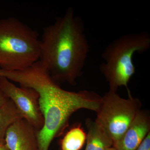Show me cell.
I'll list each match as a JSON object with an SVG mask.
<instances>
[{
  "label": "cell",
  "instance_id": "cell-1",
  "mask_svg": "<svg viewBox=\"0 0 150 150\" xmlns=\"http://www.w3.org/2000/svg\"><path fill=\"white\" fill-rule=\"evenodd\" d=\"M0 77L21 86L32 88L39 95V106L44 120L43 128L38 132L39 150L49 149L53 140L63 134L74 112L81 109L97 112L102 100V97L94 91L63 89L39 60L21 71L0 69Z\"/></svg>",
  "mask_w": 150,
  "mask_h": 150
},
{
  "label": "cell",
  "instance_id": "cell-2",
  "mask_svg": "<svg viewBox=\"0 0 150 150\" xmlns=\"http://www.w3.org/2000/svg\"><path fill=\"white\" fill-rule=\"evenodd\" d=\"M89 51L83 21L73 8L43 28L39 60L59 84L76 85Z\"/></svg>",
  "mask_w": 150,
  "mask_h": 150
},
{
  "label": "cell",
  "instance_id": "cell-3",
  "mask_svg": "<svg viewBox=\"0 0 150 150\" xmlns=\"http://www.w3.org/2000/svg\"><path fill=\"white\" fill-rule=\"evenodd\" d=\"M40 51L37 31L14 17L0 20L1 69H25L39 60Z\"/></svg>",
  "mask_w": 150,
  "mask_h": 150
},
{
  "label": "cell",
  "instance_id": "cell-4",
  "mask_svg": "<svg viewBox=\"0 0 150 150\" xmlns=\"http://www.w3.org/2000/svg\"><path fill=\"white\" fill-rule=\"evenodd\" d=\"M150 48V35L146 32L123 34L115 38L105 48L102 54L104 62L99 67L100 72L108 84L110 91L116 92L124 86L131 94L128 83L136 72L133 56Z\"/></svg>",
  "mask_w": 150,
  "mask_h": 150
},
{
  "label": "cell",
  "instance_id": "cell-5",
  "mask_svg": "<svg viewBox=\"0 0 150 150\" xmlns=\"http://www.w3.org/2000/svg\"><path fill=\"white\" fill-rule=\"evenodd\" d=\"M139 99L121 98L109 91L102 97L96 122L110 137L113 145L120 139L141 110Z\"/></svg>",
  "mask_w": 150,
  "mask_h": 150
},
{
  "label": "cell",
  "instance_id": "cell-6",
  "mask_svg": "<svg viewBox=\"0 0 150 150\" xmlns=\"http://www.w3.org/2000/svg\"><path fill=\"white\" fill-rule=\"evenodd\" d=\"M0 88L13 103L23 118L40 131L44 125V120L37 92L30 88L17 86L4 77H0Z\"/></svg>",
  "mask_w": 150,
  "mask_h": 150
},
{
  "label": "cell",
  "instance_id": "cell-7",
  "mask_svg": "<svg viewBox=\"0 0 150 150\" xmlns=\"http://www.w3.org/2000/svg\"><path fill=\"white\" fill-rule=\"evenodd\" d=\"M38 132L26 120L20 118L8 127L5 144L8 150H39Z\"/></svg>",
  "mask_w": 150,
  "mask_h": 150
},
{
  "label": "cell",
  "instance_id": "cell-8",
  "mask_svg": "<svg viewBox=\"0 0 150 150\" xmlns=\"http://www.w3.org/2000/svg\"><path fill=\"white\" fill-rule=\"evenodd\" d=\"M150 132V115L140 110L120 139L113 145L116 150H136Z\"/></svg>",
  "mask_w": 150,
  "mask_h": 150
},
{
  "label": "cell",
  "instance_id": "cell-9",
  "mask_svg": "<svg viewBox=\"0 0 150 150\" xmlns=\"http://www.w3.org/2000/svg\"><path fill=\"white\" fill-rule=\"evenodd\" d=\"M88 130L85 150H106L113 146V142L103 129L90 118L86 121Z\"/></svg>",
  "mask_w": 150,
  "mask_h": 150
},
{
  "label": "cell",
  "instance_id": "cell-10",
  "mask_svg": "<svg viewBox=\"0 0 150 150\" xmlns=\"http://www.w3.org/2000/svg\"><path fill=\"white\" fill-rule=\"evenodd\" d=\"M23 118L13 101H9L0 110V144H5L6 132L8 127L20 118Z\"/></svg>",
  "mask_w": 150,
  "mask_h": 150
},
{
  "label": "cell",
  "instance_id": "cell-11",
  "mask_svg": "<svg viewBox=\"0 0 150 150\" xmlns=\"http://www.w3.org/2000/svg\"><path fill=\"white\" fill-rule=\"evenodd\" d=\"M86 139V134L80 126L73 127L65 134L61 141V150H81Z\"/></svg>",
  "mask_w": 150,
  "mask_h": 150
},
{
  "label": "cell",
  "instance_id": "cell-12",
  "mask_svg": "<svg viewBox=\"0 0 150 150\" xmlns=\"http://www.w3.org/2000/svg\"><path fill=\"white\" fill-rule=\"evenodd\" d=\"M136 150H150V132Z\"/></svg>",
  "mask_w": 150,
  "mask_h": 150
},
{
  "label": "cell",
  "instance_id": "cell-13",
  "mask_svg": "<svg viewBox=\"0 0 150 150\" xmlns=\"http://www.w3.org/2000/svg\"><path fill=\"white\" fill-rule=\"evenodd\" d=\"M9 100V98L6 96L0 88V110L5 106Z\"/></svg>",
  "mask_w": 150,
  "mask_h": 150
},
{
  "label": "cell",
  "instance_id": "cell-14",
  "mask_svg": "<svg viewBox=\"0 0 150 150\" xmlns=\"http://www.w3.org/2000/svg\"><path fill=\"white\" fill-rule=\"evenodd\" d=\"M0 150H8L5 144H0Z\"/></svg>",
  "mask_w": 150,
  "mask_h": 150
},
{
  "label": "cell",
  "instance_id": "cell-15",
  "mask_svg": "<svg viewBox=\"0 0 150 150\" xmlns=\"http://www.w3.org/2000/svg\"><path fill=\"white\" fill-rule=\"evenodd\" d=\"M106 150H116L115 148L113 147H112L109 148V149H108Z\"/></svg>",
  "mask_w": 150,
  "mask_h": 150
}]
</instances>
